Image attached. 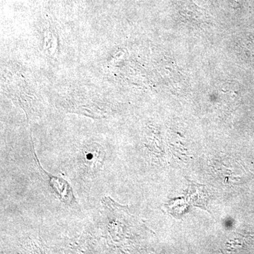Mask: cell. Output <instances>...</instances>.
Wrapping results in <instances>:
<instances>
[{
  "label": "cell",
  "mask_w": 254,
  "mask_h": 254,
  "mask_svg": "<svg viewBox=\"0 0 254 254\" xmlns=\"http://www.w3.org/2000/svg\"><path fill=\"white\" fill-rule=\"evenodd\" d=\"M103 210L99 230L100 237L106 241L110 252H124L133 240V231L136 225L132 224V218L127 206L117 203L111 197L105 196L101 200Z\"/></svg>",
  "instance_id": "1"
},
{
  "label": "cell",
  "mask_w": 254,
  "mask_h": 254,
  "mask_svg": "<svg viewBox=\"0 0 254 254\" xmlns=\"http://www.w3.org/2000/svg\"><path fill=\"white\" fill-rule=\"evenodd\" d=\"M107 152L104 145L95 141L82 143L76 157V170L83 183L91 185L104 169Z\"/></svg>",
  "instance_id": "2"
},
{
  "label": "cell",
  "mask_w": 254,
  "mask_h": 254,
  "mask_svg": "<svg viewBox=\"0 0 254 254\" xmlns=\"http://www.w3.org/2000/svg\"><path fill=\"white\" fill-rule=\"evenodd\" d=\"M31 141L35 166L38 170V174L42 183L50 192V194L53 195L55 199L59 200L62 204L67 207L68 208L78 210L80 205L72 185L65 177L53 175L42 167L35 149L34 143L32 139L31 135Z\"/></svg>",
  "instance_id": "3"
},
{
  "label": "cell",
  "mask_w": 254,
  "mask_h": 254,
  "mask_svg": "<svg viewBox=\"0 0 254 254\" xmlns=\"http://www.w3.org/2000/svg\"><path fill=\"white\" fill-rule=\"evenodd\" d=\"M98 237L91 231H85L81 235L66 240L65 247L72 253H95Z\"/></svg>",
  "instance_id": "4"
},
{
  "label": "cell",
  "mask_w": 254,
  "mask_h": 254,
  "mask_svg": "<svg viewBox=\"0 0 254 254\" xmlns=\"http://www.w3.org/2000/svg\"><path fill=\"white\" fill-rule=\"evenodd\" d=\"M20 251L21 253L26 254H47L52 253L53 251L44 243L40 237L27 235L20 239Z\"/></svg>",
  "instance_id": "5"
}]
</instances>
